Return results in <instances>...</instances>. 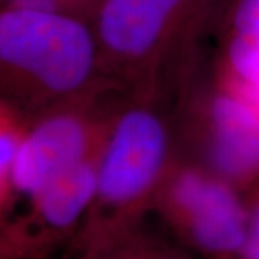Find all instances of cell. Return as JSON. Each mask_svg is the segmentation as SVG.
Returning <instances> with one entry per match:
<instances>
[{
  "label": "cell",
  "instance_id": "obj_1",
  "mask_svg": "<svg viewBox=\"0 0 259 259\" xmlns=\"http://www.w3.org/2000/svg\"><path fill=\"white\" fill-rule=\"evenodd\" d=\"M161 122L147 111L125 114L114 130L98 170V213L87 229V248L115 249L133 222L166 157Z\"/></svg>",
  "mask_w": 259,
  "mask_h": 259
},
{
  "label": "cell",
  "instance_id": "obj_2",
  "mask_svg": "<svg viewBox=\"0 0 259 259\" xmlns=\"http://www.w3.org/2000/svg\"><path fill=\"white\" fill-rule=\"evenodd\" d=\"M0 56L49 91L69 93L91 72L94 45L74 19L15 8L0 18Z\"/></svg>",
  "mask_w": 259,
  "mask_h": 259
},
{
  "label": "cell",
  "instance_id": "obj_3",
  "mask_svg": "<svg viewBox=\"0 0 259 259\" xmlns=\"http://www.w3.org/2000/svg\"><path fill=\"white\" fill-rule=\"evenodd\" d=\"M161 204L193 248L212 259H239L248 233V206L228 182L185 171L175 179Z\"/></svg>",
  "mask_w": 259,
  "mask_h": 259
},
{
  "label": "cell",
  "instance_id": "obj_4",
  "mask_svg": "<svg viewBox=\"0 0 259 259\" xmlns=\"http://www.w3.org/2000/svg\"><path fill=\"white\" fill-rule=\"evenodd\" d=\"M97 190L98 170L83 161L55 177L32 200L28 222L6 236L3 258H39L52 241L74 228L94 203Z\"/></svg>",
  "mask_w": 259,
  "mask_h": 259
},
{
  "label": "cell",
  "instance_id": "obj_5",
  "mask_svg": "<svg viewBox=\"0 0 259 259\" xmlns=\"http://www.w3.org/2000/svg\"><path fill=\"white\" fill-rule=\"evenodd\" d=\"M87 131L72 115H55L32 130L19 148L10 171V189L33 200L55 177L81 163Z\"/></svg>",
  "mask_w": 259,
  "mask_h": 259
},
{
  "label": "cell",
  "instance_id": "obj_6",
  "mask_svg": "<svg viewBox=\"0 0 259 259\" xmlns=\"http://www.w3.org/2000/svg\"><path fill=\"white\" fill-rule=\"evenodd\" d=\"M210 157L231 183L248 185L259 176V115L238 95L218 97L212 105Z\"/></svg>",
  "mask_w": 259,
  "mask_h": 259
},
{
  "label": "cell",
  "instance_id": "obj_7",
  "mask_svg": "<svg viewBox=\"0 0 259 259\" xmlns=\"http://www.w3.org/2000/svg\"><path fill=\"white\" fill-rule=\"evenodd\" d=\"M180 3L182 0H107L100 16L104 44L120 55H144Z\"/></svg>",
  "mask_w": 259,
  "mask_h": 259
},
{
  "label": "cell",
  "instance_id": "obj_8",
  "mask_svg": "<svg viewBox=\"0 0 259 259\" xmlns=\"http://www.w3.org/2000/svg\"><path fill=\"white\" fill-rule=\"evenodd\" d=\"M229 61L235 79L259 85V0H241L236 8Z\"/></svg>",
  "mask_w": 259,
  "mask_h": 259
},
{
  "label": "cell",
  "instance_id": "obj_9",
  "mask_svg": "<svg viewBox=\"0 0 259 259\" xmlns=\"http://www.w3.org/2000/svg\"><path fill=\"white\" fill-rule=\"evenodd\" d=\"M112 259H190L187 255L175 249L153 246L141 242H122L114 250Z\"/></svg>",
  "mask_w": 259,
  "mask_h": 259
},
{
  "label": "cell",
  "instance_id": "obj_10",
  "mask_svg": "<svg viewBox=\"0 0 259 259\" xmlns=\"http://www.w3.org/2000/svg\"><path fill=\"white\" fill-rule=\"evenodd\" d=\"M22 140L18 134L10 128H3L0 136V175H2V187L3 192L9 183L10 171L15 164Z\"/></svg>",
  "mask_w": 259,
  "mask_h": 259
},
{
  "label": "cell",
  "instance_id": "obj_11",
  "mask_svg": "<svg viewBox=\"0 0 259 259\" xmlns=\"http://www.w3.org/2000/svg\"><path fill=\"white\" fill-rule=\"evenodd\" d=\"M239 259H259V192L248 207V233Z\"/></svg>",
  "mask_w": 259,
  "mask_h": 259
},
{
  "label": "cell",
  "instance_id": "obj_12",
  "mask_svg": "<svg viewBox=\"0 0 259 259\" xmlns=\"http://www.w3.org/2000/svg\"><path fill=\"white\" fill-rule=\"evenodd\" d=\"M233 94L238 95L241 100L246 102L252 110H255L259 115V85L249 82H243L235 79Z\"/></svg>",
  "mask_w": 259,
  "mask_h": 259
},
{
  "label": "cell",
  "instance_id": "obj_13",
  "mask_svg": "<svg viewBox=\"0 0 259 259\" xmlns=\"http://www.w3.org/2000/svg\"><path fill=\"white\" fill-rule=\"evenodd\" d=\"M117 249V248H115ZM115 249H93L88 248L81 259H112Z\"/></svg>",
  "mask_w": 259,
  "mask_h": 259
},
{
  "label": "cell",
  "instance_id": "obj_14",
  "mask_svg": "<svg viewBox=\"0 0 259 259\" xmlns=\"http://www.w3.org/2000/svg\"><path fill=\"white\" fill-rule=\"evenodd\" d=\"M55 2H56V0H55Z\"/></svg>",
  "mask_w": 259,
  "mask_h": 259
}]
</instances>
